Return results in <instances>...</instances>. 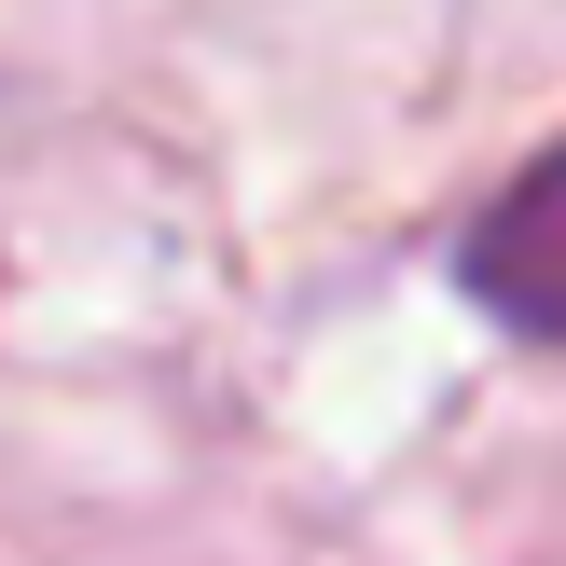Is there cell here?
Wrapping results in <instances>:
<instances>
[{
    "label": "cell",
    "instance_id": "1",
    "mask_svg": "<svg viewBox=\"0 0 566 566\" xmlns=\"http://www.w3.org/2000/svg\"><path fill=\"white\" fill-rule=\"evenodd\" d=\"M457 291L484 304L497 332H525V346L566 359V138H553V153H525L512 180L470 208V235H457Z\"/></svg>",
    "mask_w": 566,
    "mask_h": 566
}]
</instances>
